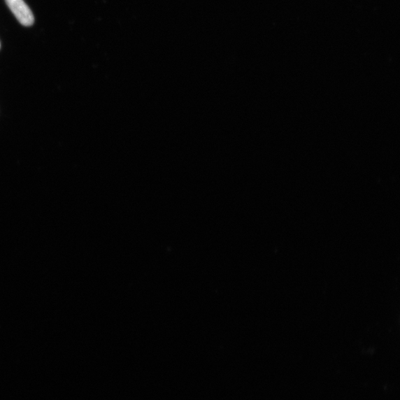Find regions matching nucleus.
Segmentation results:
<instances>
[{
    "instance_id": "obj_2",
    "label": "nucleus",
    "mask_w": 400,
    "mask_h": 400,
    "mask_svg": "<svg viewBox=\"0 0 400 400\" xmlns=\"http://www.w3.org/2000/svg\"><path fill=\"white\" fill-rule=\"evenodd\" d=\"M0 47H1V44H0Z\"/></svg>"
},
{
    "instance_id": "obj_1",
    "label": "nucleus",
    "mask_w": 400,
    "mask_h": 400,
    "mask_svg": "<svg viewBox=\"0 0 400 400\" xmlns=\"http://www.w3.org/2000/svg\"><path fill=\"white\" fill-rule=\"evenodd\" d=\"M6 3L22 26H32L34 22V17L31 10L24 2V0H6Z\"/></svg>"
}]
</instances>
